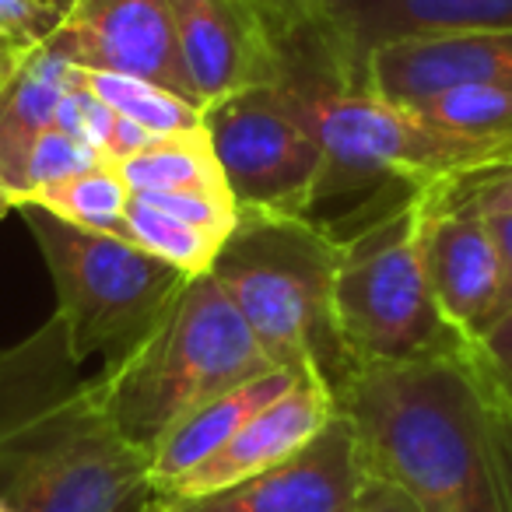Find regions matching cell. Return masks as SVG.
Segmentation results:
<instances>
[{
    "mask_svg": "<svg viewBox=\"0 0 512 512\" xmlns=\"http://www.w3.org/2000/svg\"><path fill=\"white\" fill-rule=\"evenodd\" d=\"M281 88L327 151V169L306 218L351 193L365 197L383 186L421 190L435 179L474 172L502 158L498 144L449 134L411 106L369 88H341L313 78H285Z\"/></svg>",
    "mask_w": 512,
    "mask_h": 512,
    "instance_id": "5b68a950",
    "label": "cell"
},
{
    "mask_svg": "<svg viewBox=\"0 0 512 512\" xmlns=\"http://www.w3.org/2000/svg\"><path fill=\"white\" fill-rule=\"evenodd\" d=\"M15 211L46 260L57 292L53 320L78 365L95 355L113 362L134 348L190 281L127 239L74 228L36 204Z\"/></svg>",
    "mask_w": 512,
    "mask_h": 512,
    "instance_id": "52a82bcc",
    "label": "cell"
},
{
    "mask_svg": "<svg viewBox=\"0 0 512 512\" xmlns=\"http://www.w3.org/2000/svg\"><path fill=\"white\" fill-rule=\"evenodd\" d=\"M330 390L365 474L418 512H512V397L474 341L418 362L351 365Z\"/></svg>",
    "mask_w": 512,
    "mask_h": 512,
    "instance_id": "6da1fadb",
    "label": "cell"
},
{
    "mask_svg": "<svg viewBox=\"0 0 512 512\" xmlns=\"http://www.w3.org/2000/svg\"><path fill=\"white\" fill-rule=\"evenodd\" d=\"M50 50L81 71L155 81L200 106L186 78L169 0H67L64 25L50 39Z\"/></svg>",
    "mask_w": 512,
    "mask_h": 512,
    "instance_id": "30bf717a",
    "label": "cell"
},
{
    "mask_svg": "<svg viewBox=\"0 0 512 512\" xmlns=\"http://www.w3.org/2000/svg\"><path fill=\"white\" fill-rule=\"evenodd\" d=\"M421 204V264L442 316L456 334L477 341L491 320L502 281L491 221L470 207L439 204L418 190Z\"/></svg>",
    "mask_w": 512,
    "mask_h": 512,
    "instance_id": "5bb4252c",
    "label": "cell"
},
{
    "mask_svg": "<svg viewBox=\"0 0 512 512\" xmlns=\"http://www.w3.org/2000/svg\"><path fill=\"white\" fill-rule=\"evenodd\" d=\"M99 162H109V158H102L92 144H85V141H78L74 134H67L64 127H50L36 144H32L29 158H25L15 207L25 204L32 193L46 190V186L60 183V179L78 176V172L95 169Z\"/></svg>",
    "mask_w": 512,
    "mask_h": 512,
    "instance_id": "cb8c5ba5",
    "label": "cell"
},
{
    "mask_svg": "<svg viewBox=\"0 0 512 512\" xmlns=\"http://www.w3.org/2000/svg\"><path fill=\"white\" fill-rule=\"evenodd\" d=\"M369 481L351 421L341 411L285 463L207 498H162L169 512H355Z\"/></svg>",
    "mask_w": 512,
    "mask_h": 512,
    "instance_id": "7c38bea8",
    "label": "cell"
},
{
    "mask_svg": "<svg viewBox=\"0 0 512 512\" xmlns=\"http://www.w3.org/2000/svg\"><path fill=\"white\" fill-rule=\"evenodd\" d=\"M116 169L130 193H228L225 172L204 127L158 137L144 151L116 162Z\"/></svg>",
    "mask_w": 512,
    "mask_h": 512,
    "instance_id": "ac0fdd59",
    "label": "cell"
},
{
    "mask_svg": "<svg viewBox=\"0 0 512 512\" xmlns=\"http://www.w3.org/2000/svg\"><path fill=\"white\" fill-rule=\"evenodd\" d=\"M334 323L348 369L418 362L467 344V337L449 327L428 288L418 190L344 239L334 281Z\"/></svg>",
    "mask_w": 512,
    "mask_h": 512,
    "instance_id": "8992f818",
    "label": "cell"
},
{
    "mask_svg": "<svg viewBox=\"0 0 512 512\" xmlns=\"http://www.w3.org/2000/svg\"><path fill=\"white\" fill-rule=\"evenodd\" d=\"M491 221V235H495V246H498V260H502V281H498V299H495V309H491V320L488 327L498 320L502 313L512 309V211L509 214H495ZM484 327V330H488ZM481 330V334H484ZM477 334V337H481Z\"/></svg>",
    "mask_w": 512,
    "mask_h": 512,
    "instance_id": "484cf974",
    "label": "cell"
},
{
    "mask_svg": "<svg viewBox=\"0 0 512 512\" xmlns=\"http://www.w3.org/2000/svg\"><path fill=\"white\" fill-rule=\"evenodd\" d=\"M148 512H169V509H165V502L155 495V502H151V509H148Z\"/></svg>",
    "mask_w": 512,
    "mask_h": 512,
    "instance_id": "f546056e",
    "label": "cell"
},
{
    "mask_svg": "<svg viewBox=\"0 0 512 512\" xmlns=\"http://www.w3.org/2000/svg\"><path fill=\"white\" fill-rule=\"evenodd\" d=\"M64 15L67 0H0V88L32 53L50 46Z\"/></svg>",
    "mask_w": 512,
    "mask_h": 512,
    "instance_id": "603a6c76",
    "label": "cell"
},
{
    "mask_svg": "<svg viewBox=\"0 0 512 512\" xmlns=\"http://www.w3.org/2000/svg\"><path fill=\"white\" fill-rule=\"evenodd\" d=\"M74 85H78V67L43 46L0 88V183L11 200L18 197L32 144L50 127H57L60 106Z\"/></svg>",
    "mask_w": 512,
    "mask_h": 512,
    "instance_id": "e0dca14e",
    "label": "cell"
},
{
    "mask_svg": "<svg viewBox=\"0 0 512 512\" xmlns=\"http://www.w3.org/2000/svg\"><path fill=\"white\" fill-rule=\"evenodd\" d=\"M25 204L43 207V211L57 214L67 225L85 228V232L116 235V239L130 242V228H127L130 186L123 183L120 169L113 162H99L95 169L78 172L71 179H60V183L32 193Z\"/></svg>",
    "mask_w": 512,
    "mask_h": 512,
    "instance_id": "d6986e66",
    "label": "cell"
},
{
    "mask_svg": "<svg viewBox=\"0 0 512 512\" xmlns=\"http://www.w3.org/2000/svg\"><path fill=\"white\" fill-rule=\"evenodd\" d=\"M81 85L99 102H106L116 116H127L155 137H172L204 127V109L193 106L183 95L169 92V88L155 85V81L109 71H81Z\"/></svg>",
    "mask_w": 512,
    "mask_h": 512,
    "instance_id": "44dd1931",
    "label": "cell"
},
{
    "mask_svg": "<svg viewBox=\"0 0 512 512\" xmlns=\"http://www.w3.org/2000/svg\"><path fill=\"white\" fill-rule=\"evenodd\" d=\"M453 85H495L512 92V29L411 39L372 53L365 67V88L404 106Z\"/></svg>",
    "mask_w": 512,
    "mask_h": 512,
    "instance_id": "9a60e30c",
    "label": "cell"
},
{
    "mask_svg": "<svg viewBox=\"0 0 512 512\" xmlns=\"http://www.w3.org/2000/svg\"><path fill=\"white\" fill-rule=\"evenodd\" d=\"M341 246L306 214L239 211L211 267L271 365L316 369L330 386L348 369L334 323Z\"/></svg>",
    "mask_w": 512,
    "mask_h": 512,
    "instance_id": "3957f363",
    "label": "cell"
},
{
    "mask_svg": "<svg viewBox=\"0 0 512 512\" xmlns=\"http://www.w3.org/2000/svg\"><path fill=\"white\" fill-rule=\"evenodd\" d=\"M15 211V200H11V193L4 190V183H0V221H4V214Z\"/></svg>",
    "mask_w": 512,
    "mask_h": 512,
    "instance_id": "f1b7e54d",
    "label": "cell"
},
{
    "mask_svg": "<svg viewBox=\"0 0 512 512\" xmlns=\"http://www.w3.org/2000/svg\"><path fill=\"white\" fill-rule=\"evenodd\" d=\"M197 102L285 81V53L260 0H169Z\"/></svg>",
    "mask_w": 512,
    "mask_h": 512,
    "instance_id": "8fae6325",
    "label": "cell"
},
{
    "mask_svg": "<svg viewBox=\"0 0 512 512\" xmlns=\"http://www.w3.org/2000/svg\"><path fill=\"white\" fill-rule=\"evenodd\" d=\"M355 512H418L411 505V498L400 495L393 484L379 481V477H369L362 488V498H358Z\"/></svg>",
    "mask_w": 512,
    "mask_h": 512,
    "instance_id": "4316f807",
    "label": "cell"
},
{
    "mask_svg": "<svg viewBox=\"0 0 512 512\" xmlns=\"http://www.w3.org/2000/svg\"><path fill=\"white\" fill-rule=\"evenodd\" d=\"M127 228H130V242L141 246L144 253L158 256L169 267H176L186 278H204L211 274L214 260H218L221 246L232 232H218V228H204L183 221L176 214L162 211L151 200L130 193L127 204Z\"/></svg>",
    "mask_w": 512,
    "mask_h": 512,
    "instance_id": "ffe728a7",
    "label": "cell"
},
{
    "mask_svg": "<svg viewBox=\"0 0 512 512\" xmlns=\"http://www.w3.org/2000/svg\"><path fill=\"white\" fill-rule=\"evenodd\" d=\"M428 123L470 141H491L502 148V158L512 151V92L495 85H453L432 92L418 102H407ZM498 162V158H495Z\"/></svg>",
    "mask_w": 512,
    "mask_h": 512,
    "instance_id": "7402d4cb",
    "label": "cell"
},
{
    "mask_svg": "<svg viewBox=\"0 0 512 512\" xmlns=\"http://www.w3.org/2000/svg\"><path fill=\"white\" fill-rule=\"evenodd\" d=\"M498 162H512V151H509V155H505V158H498ZM491 165V162H488Z\"/></svg>",
    "mask_w": 512,
    "mask_h": 512,
    "instance_id": "1f68e13d",
    "label": "cell"
},
{
    "mask_svg": "<svg viewBox=\"0 0 512 512\" xmlns=\"http://www.w3.org/2000/svg\"><path fill=\"white\" fill-rule=\"evenodd\" d=\"M477 351L484 355V362L491 365V372L498 376V383L509 390L512 397V309L502 313L481 337H477Z\"/></svg>",
    "mask_w": 512,
    "mask_h": 512,
    "instance_id": "d4e9b609",
    "label": "cell"
},
{
    "mask_svg": "<svg viewBox=\"0 0 512 512\" xmlns=\"http://www.w3.org/2000/svg\"><path fill=\"white\" fill-rule=\"evenodd\" d=\"M204 130L239 211H309L327 151L285 88H246L207 102Z\"/></svg>",
    "mask_w": 512,
    "mask_h": 512,
    "instance_id": "9c48e42d",
    "label": "cell"
},
{
    "mask_svg": "<svg viewBox=\"0 0 512 512\" xmlns=\"http://www.w3.org/2000/svg\"><path fill=\"white\" fill-rule=\"evenodd\" d=\"M337 414L330 383L316 369H302L295 386L281 393L274 404L246 421L214 456L183 474L162 491V498H207L228 491L249 477L285 463L302 446L316 439Z\"/></svg>",
    "mask_w": 512,
    "mask_h": 512,
    "instance_id": "4fadbf2b",
    "label": "cell"
},
{
    "mask_svg": "<svg viewBox=\"0 0 512 512\" xmlns=\"http://www.w3.org/2000/svg\"><path fill=\"white\" fill-rule=\"evenodd\" d=\"M260 4H264L267 18H271L274 32H278V43H281V36L299 22L302 11L309 8V0H260Z\"/></svg>",
    "mask_w": 512,
    "mask_h": 512,
    "instance_id": "83f0119b",
    "label": "cell"
},
{
    "mask_svg": "<svg viewBox=\"0 0 512 512\" xmlns=\"http://www.w3.org/2000/svg\"><path fill=\"white\" fill-rule=\"evenodd\" d=\"M0 512H15V509H11V505H4V502H0Z\"/></svg>",
    "mask_w": 512,
    "mask_h": 512,
    "instance_id": "4dcf8cb0",
    "label": "cell"
},
{
    "mask_svg": "<svg viewBox=\"0 0 512 512\" xmlns=\"http://www.w3.org/2000/svg\"><path fill=\"white\" fill-rule=\"evenodd\" d=\"M302 376V369L292 365H274L264 376L249 379V383L235 386V390L221 393V397L200 404L197 411H190L186 418H179L169 432L158 439V446L151 449V488L155 495H162L169 484H176L183 474H190L193 467L214 456L253 414H260L267 404L288 393L295 386V379Z\"/></svg>",
    "mask_w": 512,
    "mask_h": 512,
    "instance_id": "2e32d148",
    "label": "cell"
},
{
    "mask_svg": "<svg viewBox=\"0 0 512 512\" xmlns=\"http://www.w3.org/2000/svg\"><path fill=\"white\" fill-rule=\"evenodd\" d=\"M267 369H274L271 358L204 274L186 281L155 327L102 365L95 379L116 428L151 456L179 418Z\"/></svg>",
    "mask_w": 512,
    "mask_h": 512,
    "instance_id": "277c9868",
    "label": "cell"
},
{
    "mask_svg": "<svg viewBox=\"0 0 512 512\" xmlns=\"http://www.w3.org/2000/svg\"><path fill=\"white\" fill-rule=\"evenodd\" d=\"M491 29H512V0H309L281 36L285 78L365 88V67L386 46Z\"/></svg>",
    "mask_w": 512,
    "mask_h": 512,
    "instance_id": "ba28073f",
    "label": "cell"
},
{
    "mask_svg": "<svg viewBox=\"0 0 512 512\" xmlns=\"http://www.w3.org/2000/svg\"><path fill=\"white\" fill-rule=\"evenodd\" d=\"M151 456L116 428L57 320L0 351V502L15 512H148Z\"/></svg>",
    "mask_w": 512,
    "mask_h": 512,
    "instance_id": "7a4b0ae2",
    "label": "cell"
}]
</instances>
